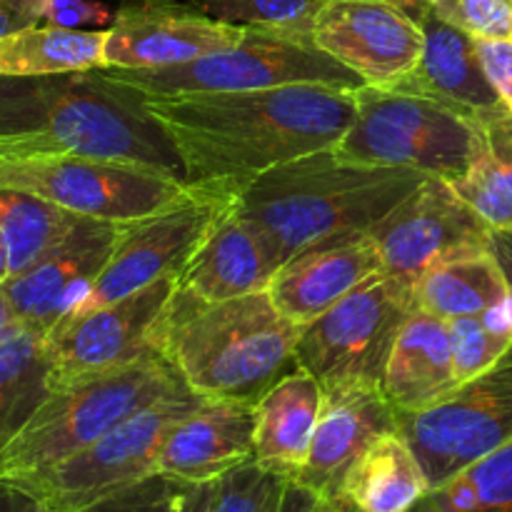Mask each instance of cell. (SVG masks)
Here are the masks:
<instances>
[{
    "label": "cell",
    "mask_w": 512,
    "mask_h": 512,
    "mask_svg": "<svg viewBox=\"0 0 512 512\" xmlns=\"http://www.w3.org/2000/svg\"><path fill=\"white\" fill-rule=\"evenodd\" d=\"M143 98L183 160L185 183L225 193L290 160L333 150L355 118V90L313 83Z\"/></svg>",
    "instance_id": "6da1fadb"
},
{
    "label": "cell",
    "mask_w": 512,
    "mask_h": 512,
    "mask_svg": "<svg viewBox=\"0 0 512 512\" xmlns=\"http://www.w3.org/2000/svg\"><path fill=\"white\" fill-rule=\"evenodd\" d=\"M0 155H83L148 165L185 180L183 160L143 93L103 68L0 75Z\"/></svg>",
    "instance_id": "7a4b0ae2"
},
{
    "label": "cell",
    "mask_w": 512,
    "mask_h": 512,
    "mask_svg": "<svg viewBox=\"0 0 512 512\" xmlns=\"http://www.w3.org/2000/svg\"><path fill=\"white\" fill-rule=\"evenodd\" d=\"M298 335L268 290L203 303L175 288L150 343L203 400L255 405L298 368Z\"/></svg>",
    "instance_id": "3957f363"
},
{
    "label": "cell",
    "mask_w": 512,
    "mask_h": 512,
    "mask_svg": "<svg viewBox=\"0 0 512 512\" xmlns=\"http://www.w3.org/2000/svg\"><path fill=\"white\" fill-rule=\"evenodd\" d=\"M425 180L418 170L350 165L320 150L250 180L235 190L233 205L258 228L280 268L330 235L373 233Z\"/></svg>",
    "instance_id": "277c9868"
},
{
    "label": "cell",
    "mask_w": 512,
    "mask_h": 512,
    "mask_svg": "<svg viewBox=\"0 0 512 512\" xmlns=\"http://www.w3.org/2000/svg\"><path fill=\"white\" fill-rule=\"evenodd\" d=\"M180 385L185 383L158 350L55 385L0 453V480L30 478L73 458Z\"/></svg>",
    "instance_id": "5b68a950"
},
{
    "label": "cell",
    "mask_w": 512,
    "mask_h": 512,
    "mask_svg": "<svg viewBox=\"0 0 512 512\" xmlns=\"http://www.w3.org/2000/svg\"><path fill=\"white\" fill-rule=\"evenodd\" d=\"M483 125L438 100L395 88L355 90V118L333 155L350 165L408 168L455 183L468 173Z\"/></svg>",
    "instance_id": "8992f818"
},
{
    "label": "cell",
    "mask_w": 512,
    "mask_h": 512,
    "mask_svg": "<svg viewBox=\"0 0 512 512\" xmlns=\"http://www.w3.org/2000/svg\"><path fill=\"white\" fill-rule=\"evenodd\" d=\"M115 83L143 95L250 93L280 85H333L358 90L363 80L330 58L313 40L248 28L243 40L188 63L165 68H103Z\"/></svg>",
    "instance_id": "52a82bcc"
},
{
    "label": "cell",
    "mask_w": 512,
    "mask_h": 512,
    "mask_svg": "<svg viewBox=\"0 0 512 512\" xmlns=\"http://www.w3.org/2000/svg\"><path fill=\"white\" fill-rule=\"evenodd\" d=\"M200 403V395L188 385H180L115 425L73 458L10 483L30 490L50 512L85 510L108 495L158 475V460L170 430Z\"/></svg>",
    "instance_id": "ba28073f"
},
{
    "label": "cell",
    "mask_w": 512,
    "mask_h": 512,
    "mask_svg": "<svg viewBox=\"0 0 512 512\" xmlns=\"http://www.w3.org/2000/svg\"><path fill=\"white\" fill-rule=\"evenodd\" d=\"M415 310V285L380 270L300 328L295 360L323 388L340 383L380 385L390 348Z\"/></svg>",
    "instance_id": "9c48e42d"
},
{
    "label": "cell",
    "mask_w": 512,
    "mask_h": 512,
    "mask_svg": "<svg viewBox=\"0 0 512 512\" xmlns=\"http://www.w3.org/2000/svg\"><path fill=\"white\" fill-rule=\"evenodd\" d=\"M0 188L40 195L75 215L135 223L178 203L190 185L163 170L83 155H0Z\"/></svg>",
    "instance_id": "30bf717a"
},
{
    "label": "cell",
    "mask_w": 512,
    "mask_h": 512,
    "mask_svg": "<svg viewBox=\"0 0 512 512\" xmlns=\"http://www.w3.org/2000/svg\"><path fill=\"white\" fill-rule=\"evenodd\" d=\"M398 430L423 463L430 488L512 443V348L498 365L415 415H398Z\"/></svg>",
    "instance_id": "8fae6325"
},
{
    "label": "cell",
    "mask_w": 512,
    "mask_h": 512,
    "mask_svg": "<svg viewBox=\"0 0 512 512\" xmlns=\"http://www.w3.org/2000/svg\"><path fill=\"white\" fill-rule=\"evenodd\" d=\"M230 203L233 193L190 185L178 203L128 223L113 258L108 260L88 295L68 315L90 313L128 298L158 280L178 278Z\"/></svg>",
    "instance_id": "7c38bea8"
},
{
    "label": "cell",
    "mask_w": 512,
    "mask_h": 512,
    "mask_svg": "<svg viewBox=\"0 0 512 512\" xmlns=\"http://www.w3.org/2000/svg\"><path fill=\"white\" fill-rule=\"evenodd\" d=\"M488 235L490 225L438 178L425 180L373 230L383 273L410 285L443 260L488 248Z\"/></svg>",
    "instance_id": "4fadbf2b"
},
{
    "label": "cell",
    "mask_w": 512,
    "mask_h": 512,
    "mask_svg": "<svg viewBox=\"0 0 512 512\" xmlns=\"http://www.w3.org/2000/svg\"><path fill=\"white\" fill-rule=\"evenodd\" d=\"M313 43L365 85L395 88L418 65L423 25L388 0H320Z\"/></svg>",
    "instance_id": "5bb4252c"
},
{
    "label": "cell",
    "mask_w": 512,
    "mask_h": 512,
    "mask_svg": "<svg viewBox=\"0 0 512 512\" xmlns=\"http://www.w3.org/2000/svg\"><path fill=\"white\" fill-rule=\"evenodd\" d=\"M175 280L165 278L90 313L65 315L48 333L53 363L50 385L138 360L153 348V330L175 293Z\"/></svg>",
    "instance_id": "9a60e30c"
},
{
    "label": "cell",
    "mask_w": 512,
    "mask_h": 512,
    "mask_svg": "<svg viewBox=\"0 0 512 512\" xmlns=\"http://www.w3.org/2000/svg\"><path fill=\"white\" fill-rule=\"evenodd\" d=\"M128 223L80 218L58 245L23 273L10 275L0 290L20 323L50 330L88 295L113 258Z\"/></svg>",
    "instance_id": "2e32d148"
},
{
    "label": "cell",
    "mask_w": 512,
    "mask_h": 512,
    "mask_svg": "<svg viewBox=\"0 0 512 512\" xmlns=\"http://www.w3.org/2000/svg\"><path fill=\"white\" fill-rule=\"evenodd\" d=\"M248 28L220 23L175 0H140L105 30V68H165L240 43Z\"/></svg>",
    "instance_id": "e0dca14e"
},
{
    "label": "cell",
    "mask_w": 512,
    "mask_h": 512,
    "mask_svg": "<svg viewBox=\"0 0 512 512\" xmlns=\"http://www.w3.org/2000/svg\"><path fill=\"white\" fill-rule=\"evenodd\" d=\"M390 430H398V413L390 408L380 385H330L325 388L323 405H320L308 460L293 483L313 490L318 498L335 508L340 485L355 460L373 440Z\"/></svg>",
    "instance_id": "ac0fdd59"
},
{
    "label": "cell",
    "mask_w": 512,
    "mask_h": 512,
    "mask_svg": "<svg viewBox=\"0 0 512 512\" xmlns=\"http://www.w3.org/2000/svg\"><path fill=\"white\" fill-rule=\"evenodd\" d=\"M383 270L373 233H340L318 240L285 260L268 295L285 318L308 325Z\"/></svg>",
    "instance_id": "d6986e66"
},
{
    "label": "cell",
    "mask_w": 512,
    "mask_h": 512,
    "mask_svg": "<svg viewBox=\"0 0 512 512\" xmlns=\"http://www.w3.org/2000/svg\"><path fill=\"white\" fill-rule=\"evenodd\" d=\"M255 458V405L203 400L175 423L158 460V475L183 485L218 483Z\"/></svg>",
    "instance_id": "ffe728a7"
},
{
    "label": "cell",
    "mask_w": 512,
    "mask_h": 512,
    "mask_svg": "<svg viewBox=\"0 0 512 512\" xmlns=\"http://www.w3.org/2000/svg\"><path fill=\"white\" fill-rule=\"evenodd\" d=\"M418 20L425 35L423 53L395 90L438 100L480 125L508 115L510 110L485 75L473 35L445 23L430 8Z\"/></svg>",
    "instance_id": "44dd1931"
},
{
    "label": "cell",
    "mask_w": 512,
    "mask_h": 512,
    "mask_svg": "<svg viewBox=\"0 0 512 512\" xmlns=\"http://www.w3.org/2000/svg\"><path fill=\"white\" fill-rule=\"evenodd\" d=\"M278 273L273 253L253 223L230 203L180 270L175 288L203 303L263 293Z\"/></svg>",
    "instance_id": "7402d4cb"
},
{
    "label": "cell",
    "mask_w": 512,
    "mask_h": 512,
    "mask_svg": "<svg viewBox=\"0 0 512 512\" xmlns=\"http://www.w3.org/2000/svg\"><path fill=\"white\" fill-rule=\"evenodd\" d=\"M458 388L448 320L418 308L390 348L380 390L395 413L415 415L443 403Z\"/></svg>",
    "instance_id": "603a6c76"
},
{
    "label": "cell",
    "mask_w": 512,
    "mask_h": 512,
    "mask_svg": "<svg viewBox=\"0 0 512 512\" xmlns=\"http://www.w3.org/2000/svg\"><path fill=\"white\" fill-rule=\"evenodd\" d=\"M325 388L298 365L255 403V463L295 480L308 460Z\"/></svg>",
    "instance_id": "cb8c5ba5"
},
{
    "label": "cell",
    "mask_w": 512,
    "mask_h": 512,
    "mask_svg": "<svg viewBox=\"0 0 512 512\" xmlns=\"http://www.w3.org/2000/svg\"><path fill=\"white\" fill-rule=\"evenodd\" d=\"M423 463L400 430L380 435L340 485V512H413L430 495Z\"/></svg>",
    "instance_id": "d4e9b609"
},
{
    "label": "cell",
    "mask_w": 512,
    "mask_h": 512,
    "mask_svg": "<svg viewBox=\"0 0 512 512\" xmlns=\"http://www.w3.org/2000/svg\"><path fill=\"white\" fill-rule=\"evenodd\" d=\"M418 308L443 320L485 315L510 303V290L488 248L468 250L430 268L415 285Z\"/></svg>",
    "instance_id": "484cf974"
},
{
    "label": "cell",
    "mask_w": 512,
    "mask_h": 512,
    "mask_svg": "<svg viewBox=\"0 0 512 512\" xmlns=\"http://www.w3.org/2000/svg\"><path fill=\"white\" fill-rule=\"evenodd\" d=\"M48 333L18 323L0 335V453L50 393Z\"/></svg>",
    "instance_id": "4316f807"
},
{
    "label": "cell",
    "mask_w": 512,
    "mask_h": 512,
    "mask_svg": "<svg viewBox=\"0 0 512 512\" xmlns=\"http://www.w3.org/2000/svg\"><path fill=\"white\" fill-rule=\"evenodd\" d=\"M105 30L33 25L0 38V75L75 73L105 68Z\"/></svg>",
    "instance_id": "83f0119b"
},
{
    "label": "cell",
    "mask_w": 512,
    "mask_h": 512,
    "mask_svg": "<svg viewBox=\"0 0 512 512\" xmlns=\"http://www.w3.org/2000/svg\"><path fill=\"white\" fill-rule=\"evenodd\" d=\"M450 188L490 230H512V113L483 125L478 155Z\"/></svg>",
    "instance_id": "f1b7e54d"
},
{
    "label": "cell",
    "mask_w": 512,
    "mask_h": 512,
    "mask_svg": "<svg viewBox=\"0 0 512 512\" xmlns=\"http://www.w3.org/2000/svg\"><path fill=\"white\" fill-rule=\"evenodd\" d=\"M83 215H75L40 195L18 188H0V233L8 245L10 275L43 258L70 233Z\"/></svg>",
    "instance_id": "f546056e"
},
{
    "label": "cell",
    "mask_w": 512,
    "mask_h": 512,
    "mask_svg": "<svg viewBox=\"0 0 512 512\" xmlns=\"http://www.w3.org/2000/svg\"><path fill=\"white\" fill-rule=\"evenodd\" d=\"M413 512H512V443L430 490Z\"/></svg>",
    "instance_id": "4dcf8cb0"
},
{
    "label": "cell",
    "mask_w": 512,
    "mask_h": 512,
    "mask_svg": "<svg viewBox=\"0 0 512 512\" xmlns=\"http://www.w3.org/2000/svg\"><path fill=\"white\" fill-rule=\"evenodd\" d=\"M185 5L220 23L313 40L320 0H185Z\"/></svg>",
    "instance_id": "1f68e13d"
},
{
    "label": "cell",
    "mask_w": 512,
    "mask_h": 512,
    "mask_svg": "<svg viewBox=\"0 0 512 512\" xmlns=\"http://www.w3.org/2000/svg\"><path fill=\"white\" fill-rule=\"evenodd\" d=\"M453 365L458 383L478 378L498 365L512 348V325L500 323L493 315H465L448 320Z\"/></svg>",
    "instance_id": "d6a6232c"
},
{
    "label": "cell",
    "mask_w": 512,
    "mask_h": 512,
    "mask_svg": "<svg viewBox=\"0 0 512 512\" xmlns=\"http://www.w3.org/2000/svg\"><path fill=\"white\" fill-rule=\"evenodd\" d=\"M288 483L253 460L213 483L205 512H280Z\"/></svg>",
    "instance_id": "836d02e7"
},
{
    "label": "cell",
    "mask_w": 512,
    "mask_h": 512,
    "mask_svg": "<svg viewBox=\"0 0 512 512\" xmlns=\"http://www.w3.org/2000/svg\"><path fill=\"white\" fill-rule=\"evenodd\" d=\"M430 10L475 40L512 38V0H435Z\"/></svg>",
    "instance_id": "e575fe53"
},
{
    "label": "cell",
    "mask_w": 512,
    "mask_h": 512,
    "mask_svg": "<svg viewBox=\"0 0 512 512\" xmlns=\"http://www.w3.org/2000/svg\"><path fill=\"white\" fill-rule=\"evenodd\" d=\"M183 488V483L153 475V478L140 480V483L108 495L80 512H173Z\"/></svg>",
    "instance_id": "d590c367"
},
{
    "label": "cell",
    "mask_w": 512,
    "mask_h": 512,
    "mask_svg": "<svg viewBox=\"0 0 512 512\" xmlns=\"http://www.w3.org/2000/svg\"><path fill=\"white\" fill-rule=\"evenodd\" d=\"M113 20V10L98 0H50L43 15V23L70 30L103 28V25H113Z\"/></svg>",
    "instance_id": "8d00e7d4"
},
{
    "label": "cell",
    "mask_w": 512,
    "mask_h": 512,
    "mask_svg": "<svg viewBox=\"0 0 512 512\" xmlns=\"http://www.w3.org/2000/svg\"><path fill=\"white\" fill-rule=\"evenodd\" d=\"M475 48L495 93L512 113V38L475 40Z\"/></svg>",
    "instance_id": "74e56055"
},
{
    "label": "cell",
    "mask_w": 512,
    "mask_h": 512,
    "mask_svg": "<svg viewBox=\"0 0 512 512\" xmlns=\"http://www.w3.org/2000/svg\"><path fill=\"white\" fill-rule=\"evenodd\" d=\"M50 0H0V38L43 23Z\"/></svg>",
    "instance_id": "f35d334b"
},
{
    "label": "cell",
    "mask_w": 512,
    "mask_h": 512,
    "mask_svg": "<svg viewBox=\"0 0 512 512\" xmlns=\"http://www.w3.org/2000/svg\"><path fill=\"white\" fill-rule=\"evenodd\" d=\"M280 512H340V510H335L333 505L325 503L323 498H318L313 490L303 488L300 483H293V480H290L288 488H285Z\"/></svg>",
    "instance_id": "ab89813d"
},
{
    "label": "cell",
    "mask_w": 512,
    "mask_h": 512,
    "mask_svg": "<svg viewBox=\"0 0 512 512\" xmlns=\"http://www.w3.org/2000/svg\"><path fill=\"white\" fill-rule=\"evenodd\" d=\"M0 512H50L43 500L35 498L30 490L20 488L18 483L0 480Z\"/></svg>",
    "instance_id": "60d3db41"
},
{
    "label": "cell",
    "mask_w": 512,
    "mask_h": 512,
    "mask_svg": "<svg viewBox=\"0 0 512 512\" xmlns=\"http://www.w3.org/2000/svg\"><path fill=\"white\" fill-rule=\"evenodd\" d=\"M488 253L493 255L495 263H498L512 298V230H490Z\"/></svg>",
    "instance_id": "b9f144b4"
},
{
    "label": "cell",
    "mask_w": 512,
    "mask_h": 512,
    "mask_svg": "<svg viewBox=\"0 0 512 512\" xmlns=\"http://www.w3.org/2000/svg\"><path fill=\"white\" fill-rule=\"evenodd\" d=\"M210 490H213V483L185 485L183 493H180V498H178V503H175L173 512H205L208 510Z\"/></svg>",
    "instance_id": "7bdbcfd3"
},
{
    "label": "cell",
    "mask_w": 512,
    "mask_h": 512,
    "mask_svg": "<svg viewBox=\"0 0 512 512\" xmlns=\"http://www.w3.org/2000/svg\"><path fill=\"white\" fill-rule=\"evenodd\" d=\"M18 315H15L13 305H10V300L5 298V293L0 290V335L5 333V330H10L13 325H18Z\"/></svg>",
    "instance_id": "ee69618b"
},
{
    "label": "cell",
    "mask_w": 512,
    "mask_h": 512,
    "mask_svg": "<svg viewBox=\"0 0 512 512\" xmlns=\"http://www.w3.org/2000/svg\"><path fill=\"white\" fill-rule=\"evenodd\" d=\"M388 3L400 5V8H405V10H408V13H413L415 18H418V15L423 13V10H428L430 5L435 3V0H388Z\"/></svg>",
    "instance_id": "f6af8a7d"
},
{
    "label": "cell",
    "mask_w": 512,
    "mask_h": 512,
    "mask_svg": "<svg viewBox=\"0 0 512 512\" xmlns=\"http://www.w3.org/2000/svg\"><path fill=\"white\" fill-rule=\"evenodd\" d=\"M10 278V258H8V245H5L3 233H0V285Z\"/></svg>",
    "instance_id": "bcb514c9"
}]
</instances>
